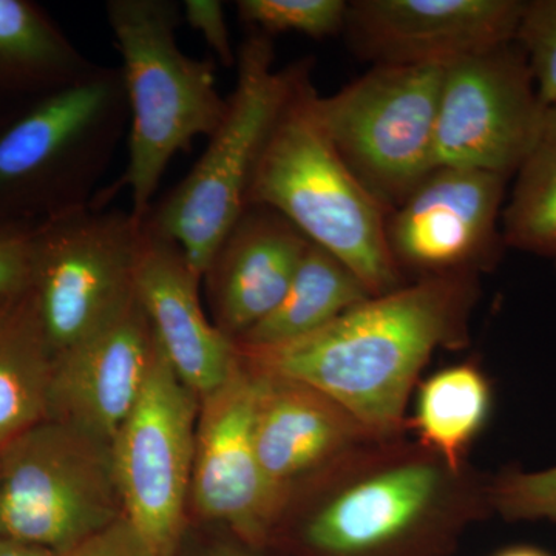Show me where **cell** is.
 <instances>
[{"instance_id":"obj_1","label":"cell","mask_w":556,"mask_h":556,"mask_svg":"<svg viewBox=\"0 0 556 556\" xmlns=\"http://www.w3.org/2000/svg\"><path fill=\"white\" fill-rule=\"evenodd\" d=\"M478 299L477 273L419 277L305 338L237 346L252 368L327 394L376 438H402L420 371L434 351L468 345Z\"/></svg>"},{"instance_id":"obj_2","label":"cell","mask_w":556,"mask_h":556,"mask_svg":"<svg viewBox=\"0 0 556 556\" xmlns=\"http://www.w3.org/2000/svg\"><path fill=\"white\" fill-rule=\"evenodd\" d=\"M317 478L320 495L299 527L306 556H450L493 514L489 478L405 437L369 441Z\"/></svg>"},{"instance_id":"obj_3","label":"cell","mask_w":556,"mask_h":556,"mask_svg":"<svg viewBox=\"0 0 556 556\" xmlns=\"http://www.w3.org/2000/svg\"><path fill=\"white\" fill-rule=\"evenodd\" d=\"M303 65L255 170L249 206L274 208L311 243L345 263L371 295L404 287L387 237L390 212L354 175L314 113Z\"/></svg>"},{"instance_id":"obj_4","label":"cell","mask_w":556,"mask_h":556,"mask_svg":"<svg viewBox=\"0 0 556 556\" xmlns=\"http://www.w3.org/2000/svg\"><path fill=\"white\" fill-rule=\"evenodd\" d=\"M105 13L129 105V163L116 189H129L131 215L144 223L170 161L218 129L228 100L217 89L214 61L179 50L177 3L110 0Z\"/></svg>"},{"instance_id":"obj_5","label":"cell","mask_w":556,"mask_h":556,"mask_svg":"<svg viewBox=\"0 0 556 556\" xmlns=\"http://www.w3.org/2000/svg\"><path fill=\"white\" fill-rule=\"evenodd\" d=\"M237 84L218 129L193 169L150 208L146 225L175 241L203 278L226 233L249 206V190L303 64L276 68L273 40L254 33L237 54Z\"/></svg>"},{"instance_id":"obj_6","label":"cell","mask_w":556,"mask_h":556,"mask_svg":"<svg viewBox=\"0 0 556 556\" xmlns=\"http://www.w3.org/2000/svg\"><path fill=\"white\" fill-rule=\"evenodd\" d=\"M127 130L119 67L91 65L0 134V200H33L49 219L90 206Z\"/></svg>"},{"instance_id":"obj_7","label":"cell","mask_w":556,"mask_h":556,"mask_svg":"<svg viewBox=\"0 0 556 556\" xmlns=\"http://www.w3.org/2000/svg\"><path fill=\"white\" fill-rule=\"evenodd\" d=\"M121 517L108 442L47 419L0 447V538L70 554Z\"/></svg>"},{"instance_id":"obj_8","label":"cell","mask_w":556,"mask_h":556,"mask_svg":"<svg viewBox=\"0 0 556 556\" xmlns=\"http://www.w3.org/2000/svg\"><path fill=\"white\" fill-rule=\"evenodd\" d=\"M144 223L90 204L33 232L31 306L53 357L98 334L134 300Z\"/></svg>"},{"instance_id":"obj_9","label":"cell","mask_w":556,"mask_h":556,"mask_svg":"<svg viewBox=\"0 0 556 556\" xmlns=\"http://www.w3.org/2000/svg\"><path fill=\"white\" fill-rule=\"evenodd\" d=\"M444 65H372L314 113L346 166L387 207H397L434 169Z\"/></svg>"},{"instance_id":"obj_10","label":"cell","mask_w":556,"mask_h":556,"mask_svg":"<svg viewBox=\"0 0 556 556\" xmlns=\"http://www.w3.org/2000/svg\"><path fill=\"white\" fill-rule=\"evenodd\" d=\"M200 397L156 343L141 396L112 442L123 517L152 556H174L192 482Z\"/></svg>"},{"instance_id":"obj_11","label":"cell","mask_w":556,"mask_h":556,"mask_svg":"<svg viewBox=\"0 0 556 556\" xmlns=\"http://www.w3.org/2000/svg\"><path fill=\"white\" fill-rule=\"evenodd\" d=\"M546 110L515 40L453 62L439 94L434 164L510 179L535 144Z\"/></svg>"},{"instance_id":"obj_12","label":"cell","mask_w":556,"mask_h":556,"mask_svg":"<svg viewBox=\"0 0 556 556\" xmlns=\"http://www.w3.org/2000/svg\"><path fill=\"white\" fill-rule=\"evenodd\" d=\"M257 394L258 375L241 357L228 380L200 399L190 482L200 514L228 526L251 547L273 541L289 503L260 464Z\"/></svg>"},{"instance_id":"obj_13","label":"cell","mask_w":556,"mask_h":556,"mask_svg":"<svg viewBox=\"0 0 556 556\" xmlns=\"http://www.w3.org/2000/svg\"><path fill=\"white\" fill-rule=\"evenodd\" d=\"M508 178L437 167L388 214L387 237L399 269L419 277L492 268L506 248L501 215Z\"/></svg>"},{"instance_id":"obj_14","label":"cell","mask_w":556,"mask_h":556,"mask_svg":"<svg viewBox=\"0 0 556 556\" xmlns=\"http://www.w3.org/2000/svg\"><path fill=\"white\" fill-rule=\"evenodd\" d=\"M525 0H354L348 40L372 65H447L514 42Z\"/></svg>"},{"instance_id":"obj_15","label":"cell","mask_w":556,"mask_h":556,"mask_svg":"<svg viewBox=\"0 0 556 556\" xmlns=\"http://www.w3.org/2000/svg\"><path fill=\"white\" fill-rule=\"evenodd\" d=\"M156 339L138 299L115 321L54 357L49 419L112 445L148 380Z\"/></svg>"},{"instance_id":"obj_16","label":"cell","mask_w":556,"mask_h":556,"mask_svg":"<svg viewBox=\"0 0 556 556\" xmlns=\"http://www.w3.org/2000/svg\"><path fill=\"white\" fill-rule=\"evenodd\" d=\"M144 229L135 294L175 375L197 396L204 397L225 383L240 364L239 346L208 321L200 302L201 278L189 268L181 248L146 223Z\"/></svg>"},{"instance_id":"obj_17","label":"cell","mask_w":556,"mask_h":556,"mask_svg":"<svg viewBox=\"0 0 556 556\" xmlns=\"http://www.w3.org/2000/svg\"><path fill=\"white\" fill-rule=\"evenodd\" d=\"M252 369L258 375L255 448L270 484L289 500L300 481L317 477L348 453L379 439L327 394Z\"/></svg>"},{"instance_id":"obj_18","label":"cell","mask_w":556,"mask_h":556,"mask_svg":"<svg viewBox=\"0 0 556 556\" xmlns=\"http://www.w3.org/2000/svg\"><path fill=\"white\" fill-rule=\"evenodd\" d=\"M311 241L274 208L251 204L208 262L215 327L237 342L277 308Z\"/></svg>"},{"instance_id":"obj_19","label":"cell","mask_w":556,"mask_h":556,"mask_svg":"<svg viewBox=\"0 0 556 556\" xmlns=\"http://www.w3.org/2000/svg\"><path fill=\"white\" fill-rule=\"evenodd\" d=\"M369 298L345 263L311 243L277 308L236 343L273 346L305 338Z\"/></svg>"},{"instance_id":"obj_20","label":"cell","mask_w":556,"mask_h":556,"mask_svg":"<svg viewBox=\"0 0 556 556\" xmlns=\"http://www.w3.org/2000/svg\"><path fill=\"white\" fill-rule=\"evenodd\" d=\"M493 391L485 372L475 364L441 369L420 383L415 416L408 419L422 447L455 470L468 467L471 444L492 413Z\"/></svg>"},{"instance_id":"obj_21","label":"cell","mask_w":556,"mask_h":556,"mask_svg":"<svg viewBox=\"0 0 556 556\" xmlns=\"http://www.w3.org/2000/svg\"><path fill=\"white\" fill-rule=\"evenodd\" d=\"M53 361L31 303L0 318V447L49 419Z\"/></svg>"},{"instance_id":"obj_22","label":"cell","mask_w":556,"mask_h":556,"mask_svg":"<svg viewBox=\"0 0 556 556\" xmlns=\"http://www.w3.org/2000/svg\"><path fill=\"white\" fill-rule=\"evenodd\" d=\"M91 65L31 3L0 0V78L43 84L54 91L75 83Z\"/></svg>"},{"instance_id":"obj_23","label":"cell","mask_w":556,"mask_h":556,"mask_svg":"<svg viewBox=\"0 0 556 556\" xmlns=\"http://www.w3.org/2000/svg\"><path fill=\"white\" fill-rule=\"evenodd\" d=\"M501 232L506 248L556 260V104L547 108L535 144L515 174Z\"/></svg>"},{"instance_id":"obj_24","label":"cell","mask_w":556,"mask_h":556,"mask_svg":"<svg viewBox=\"0 0 556 556\" xmlns=\"http://www.w3.org/2000/svg\"><path fill=\"white\" fill-rule=\"evenodd\" d=\"M240 20L262 35L300 33L313 39L331 38L345 28L343 0H240Z\"/></svg>"},{"instance_id":"obj_25","label":"cell","mask_w":556,"mask_h":556,"mask_svg":"<svg viewBox=\"0 0 556 556\" xmlns=\"http://www.w3.org/2000/svg\"><path fill=\"white\" fill-rule=\"evenodd\" d=\"M493 514L506 521H547L556 525V466L527 471L518 467L489 478Z\"/></svg>"},{"instance_id":"obj_26","label":"cell","mask_w":556,"mask_h":556,"mask_svg":"<svg viewBox=\"0 0 556 556\" xmlns=\"http://www.w3.org/2000/svg\"><path fill=\"white\" fill-rule=\"evenodd\" d=\"M515 42L525 51L544 108L556 104V0L526 2Z\"/></svg>"},{"instance_id":"obj_27","label":"cell","mask_w":556,"mask_h":556,"mask_svg":"<svg viewBox=\"0 0 556 556\" xmlns=\"http://www.w3.org/2000/svg\"><path fill=\"white\" fill-rule=\"evenodd\" d=\"M33 232L35 229L0 225V303L30 289Z\"/></svg>"},{"instance_id":"obj_28","label":"cell","mask_w":556,"mask_h":556,"mask_svg":"<svg viewBox=\"0 0 556 556\" xmlns=\"http://www.w3.org/2000/svg\"><path fill=\"white\" fill-rule=\"evenodd\" d=\"M182 20L206 40L215 56L226 68L236 67L237 54L233 53L226 24L225 7L218 0H186L182 3Z\"/></svg>"},{"instance_id":"obj_29","label":"cell","mask_w":556,"mask_h":556,"mask_svg":"<svg viewBox=\"0 0 556 556\" xmlns=\"http://www.w3.org/2000/svg\"><path fill=\"white\" fill-rule=\"evenodd\" d=\"M67 556H152L134 532L126 518L121 517Z\"/></svg>"},{"instance_id":"obj_30","label":"cell","mask_w":556,"mask_h":556,"mask_svg":"<svg viewBox=\"0 0 556 556\" xmlns=\"http://www.w3.org/2000/svg\"><path fill=\"white\" fill-rule=\"evenodd\" d=\"M0 556H67V554H58L50 548L0 538Z\"/></svg>"},{"instance_id":"obj_31","label":"cell","mask_w":556,"mask_h":556,"mask_svg":"<svg viewBox=\"0 0 556 556\" xmlns=\"http://www.w3.org/2000/svg\"><path fill=\"white\" fill-rule=\"evenodd\" d=\"M492 556H555L544 548L530 546V544H515L495 552Z\"/></svg>"},{"instance_id":"obj_32","label":"cell","mask_w":556,"mask_h":556,"mask_svg":"<svg viewBox=\"0 0 556 556\" xmlns=\"http://www.w3.org/2000/svg\"><path fill=\"white\" fill-rule=\"evenodd\" d=\"M219 556H243V555L233 554V552H228V554H223V555H219Z\"/></svg>"},{"instance_id":"obj_33","label":"cell","mask_w":556,"mask_h":556,"mask_svg":"<svg viewBox=\"0 0 556 556\" xmlns=\"http://www.w3.org/2000/svg\"><path fill=\"white\" fill-rule=\"evenodd\" d=\"M0 305H2V303H0ZM5 311H3L2 308H0V318H2L3 316H5Z\"/></svg>"},{"instance_id":"obj_34","label":"cell","mask_w":556,"mask_h":556,"mask_svg":"<svg viewBox=\"0 0 556 556\" xmlns=\"http://www.w3.org/2000/svg\"><path fill=\"white\" fill-rule=\"evenodd\" d=\"M555 265H556V260H555Z\"/></svg>"}]
</instances>
